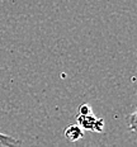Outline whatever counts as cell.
<instances>
[{
	"label": "cell",
	"mask_w": 137,
	"mask_h": 147,
	"mask_svg": "<svg viewBox=\"0 0 137 147\" xmlns=\"http://www.w3.org/2000/svg\"><path fill=\"white\" fill-rule=\"evenodd\" d=\"M89 113H93L90 107L88 104H83V107L80 108V114H89Z\"/></svg>",
	"instance_id": "obj_4"
},
{
	"label": "cell",
	"mask_w": 137,
	"mask_h": 147,
	"mask_svg": "<svg viewBox=\"0 0 137 147\" xmlns=\"http://www.w3.org/2000/svg\"><path fill=\"white\" fill-rule=\"evenodd\" d=\"M65 137L70 141V142H75V141L80 140L81 137H83V131L80 129L79 125L71 124L65 129Z\"/></svg>",
	"instance_id": "obj_2"
},
{
	"label": "cell",
	"mask_w": 137,
	"mask_h": 147,
	"mask_svg": "<svg viewBox=\"0 0 137 147\" xmlns=\"http://www.w3.org/2000/svg\"><path fill=\"white\" fill-rule=\"evenodd\" d=\"M0 147H20V141L0 132Z\"/></svg>",
	"instance_id": "obj_3"
},
{
	"label": "cell",
	"mask_w": 137,
	"mask_h": 147,
	"mask_svg": "<svg viewBox=\"0 0 137 147\" xmlns=\"http://www.w3.org/2000/svg\"><path fill=\"white\" fill-rule=\"evenodd\" d=\"M78 123L80 125H83L85 129L93 131V132H102L103 125H104L103 119L95 118L93 113H89V114H80L78 118Z\"/></svg>",
	"instance_id": "obj_1"
}]
</instances>
